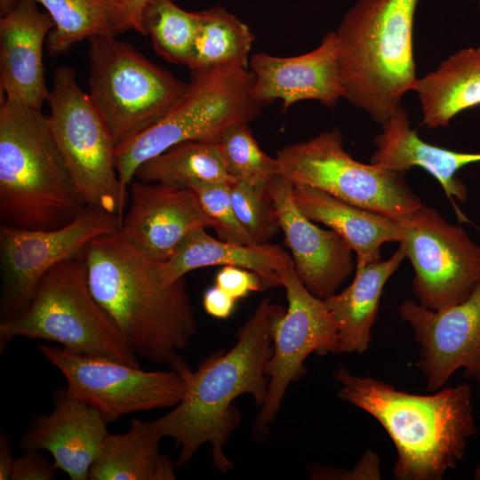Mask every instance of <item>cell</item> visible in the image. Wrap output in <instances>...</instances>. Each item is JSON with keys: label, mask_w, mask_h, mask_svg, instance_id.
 Returning <instances> with one entry per match:
<instances>
[{"label": "cell", "mask_w": 480, "mask_h": 480, "mask_svg": "<svg viewBox=\"0 0 480 480\" xmlns=\"http://www.w3.org/2000/svg\"><path fill=\"white\" fill-rule=\"evenodd\" d=\"M284 311L270 299L262 300L229 350L211 354L196 371L187 365L178 372L187 381L183 398L169 412L152 420L163 438L174 440L178 468L188 464L198 449L209 444L215 468L221 473L233 468L224 452L241 421L233 402L248 394L257 406L264 404L268 385L266 365L273 352L272 327Z\"/></svg>", "instance_id": "6da1fadb"}, {"label": "cell", "mask_w": 480, "mask_h": 480, "mask_svg": "<svg viewBox=\"0 0 480 480\" xmlns=\"http://www.w3.org/2000/svg\"><path fill=\"white\" fill-rule=\"evenodd\" d=\"M91 292L134 355L178 370L196 321L184 278L165 285L157 262L118 233L92 240L84 251Z\"/></svg>", "instance_id": "7a4b0ae2"}, {"label": "cell", "mask_w": 480, "mask_h": 480, "mask_svg": "<svg viewBox=\"0 0 480 480\" xmlns=\"http://www.w3.org/2000/svg\"><path fill=\"white\" fill-rule=\"evenodd\" d=\"M334 378L338 396L372 415L391 438L397 452L395 479H442L463 460L469 439L476 435L468 383L418 395L344 367Z\"/></svg>", "instance_id": "3957f363"}, {"label": "cell", "mask_w": 480, "mask_h": 480, "mask_svg": "<svg viewBox=\"0 0 480 480\" xmlns=\"http://www.w3.org/2000/svg\"><path fill=\"white\" fill-rule=\"evenodd\" d=\"M54 139L49 116L12 100L0 107L1 225L47 230L85 207Z\"/></svg>", "instance_id": "277c9868"}, {"label": "cell", "mask_w": 480, "mask_h": 480, "mask_svg": "<svg viewBox=\"0 0 480 480\" xmlns=\"http://www.w3.org/2000/svg\"><path fill=\"white\" fill-rule=\"evenodd\" d=\"M419 0H357L335 31L345 97L383 124L417 80L413 22Z\"/></svg>", "instance_id": "5b68a950"}, {"label": "cell", "mask_w": 480, "mask_h": 480, "mask_svg": "<svg viewBox=\"0 0 480 480\" xmlns=\"http://www.w3.org/2000/svg\"><path fill=\"white\" fill-rule=\"evenodd\" d=\"M17 337L56 342L76 354L140 367L122 332L91 292L84 252L52 267L25 308L0 322L1 352Z\"/></svg>", "instance_id": "8992f818"}, {"label": "cell", "mask_w": 480, "mask_h": 480, "mask_svg": "<svg viewBox=\"0 0 480 480\" xmlns=\"http://www.w3.org/2000/svg\"><path fill=\"white\" fill-rule=\"evenodd\" d=\"M252 72L240 67L192 73L187 92L164 117L117 145L115 164L124 206L137 169L148 159L183 141L218 142L229 125L258 117L262 106L252 96Z\"/></svg>", "instance_id": "52a82bcc"}, {"label": "cell", "mask_w": 480, "mask_h": 480, "mask_svg": "<svg viewBox=\"0 0 480 480\" xmlns=\"http://www.w3.org/2000/svg\"><path fill=\"white\" fill-rule=\"evenodd\" d=\"M89 43V95L116 146L164 117L188 88L116 36Z\"/></svg>", "instance_id": "ba28073f"}, {"label": "cell", "mask_w": 480, "mask_h": 480, "mask_svg": "<svg viewBox=\"0 0 480 480\" xmlns=\"http://www.w3.org/2000/svg\"><path fill=\"white\" fill-rule=\"evenodd\" d=\"M51 128L78 194L86 206L115 215L124 206L115 164L116 142L76 71L58 67L48 98Z\"/></svg>", "instance_id": "9c48e42d"}, {"label": "cell", "mask_w": 480, "mask_h": 480, "mask_svg": "<svg viewBox=\"0 0 480 480\" xmlns=\"http://www.w3.org/2000/svg\"><path fill=\"white\" fill-rule=\"evenodd\" d=\"M278 173L293 185L323 190L357 207L396 220L422 203L403 172L355 160L338 130L324 132L276 153Z\"/></svg>", "instance_id": "30bf717a"}, {"label": "cell", "mask_w": 480, "mask_h": 480, "mask_svg": "<svg viewBox=\"0 0 480 480\" xmlns=\"http://www.w3.org/2000/svg\"><path fill=\"white\" fill-rule=\"evenodd\" d=\"M396 221L403 248L414 270L418 303L441 310L464 300L480 282V245L435 208L420 205Z\"/></svg>", "instance_id": "8fae6325"}, {"label": "cell", "mask_w": 480, "mask_h": 480, "mask_svg": "<svg viewBox=\"0 0 480 480\" xmlns=\"http://www.w3.org/2000/svg\"><path fill=\"white\" fill-rule=\"evenodd\" d=\"M38 349L62 373L68 391L97 409L108 423L137 412L174 407L186 392L185 377L172 369L145 371L44 343Z\"/></svg>", "instance_id": "7c38bea8"}, {"label": "cell", "mask_w": 480, "mask_h": 480, "mask_svg": "<svg viewBox=\"0 0 480 480\" xmlns=\"http://www.w3.org/2000/svg\"><path fill=\"white\" fill-rule=\"evenodd\" d=\"M115 215L85 206L65 226L47 230L0 226V322L29 302L41 278L64 260L82 254L95 238L116 233Z\"/></svg>", "instance_id": "4fadbf2b"}, {"label": "cell", "mask_w": 480, "mask_h": 480, "mask_svg": "<svg viewBox=\"0 0 480 480\" xmlns=\"http://www.w3.org/2000/svg\"><path fill=\"white\" fill-rule=\"evenodd\" d=\"M282 283L288 307L272 327L273 352L266 365L268 395L252 426V435L259 439L268 434L288 386L304 374L307 357L312 353L340 354L337 324L325 300L303 285L294 265L284 271Z\"/></svg>", "instance_id": "5bb4252c"}, {"label": "cell", "mask_w": 480, "mask_h": 480, "mask_svg": "<svg viewBox=\"0 0 480 480\" xmlns=\"http://www.w3.org/2000/svg\"><path fill=\"white\" fill-rule=\"evenodd\" d=\"M420 347L417 367L428 391L442 388L460 369L480 384V282L464 300L433 310L412 300L398 307Z\"/></svg>", "instance_id": "9a60e30c"}, {"label": "cell", "mask_w": 480, "mask_h": 480, "mask_svg": "<svg viewBox=\"0 0 480 480\" xmlns=\"http://www.w3.org/2000/svg\"><path fill=\"white\" fill-rule=\"evenodd\" d=\"M266 185L297 276L313 295L323 300L332 296L355 273V252L336 232L318 227L301 212L290 180L276 173Z\"/></svg>", "instance_id": "2e32d148"}, {"label": "cell", "mask_w": 480, "mask_h": 480, "mask_svg": "<svg viewBox=\"0 0 480 480\" xmlns=\"http://www.w3.org/2000/svg\"><path fill=\"white\" fill-rule=\"evenodd\" d=\"M129 188L130 205L118 233L150 260L166 261L193 230L214 226L190 188L138 180Z\"/></svg>", "instance_id": "e0dca14e"}, {"label": "cell", "mask_w": 480, "mask_h": 480, "mask_svg": "<svg viewBox=\"0 0 480 480\" xmlns=\"http://www.w3.org/2000/svg\"><path fill=\"white\" fill-rule=\"evenodd\" d=\"M249 68L253 74L252 96L262 107L281 100L285 111L295 102L314 100L332 108L345 97L335 31L325 34L318 47L301 55L255 53Z\"/></svg>", "instance_id": "ac0fdd59"}, {"label": "cell", "mask_w": 480, "mask_h": 480, "mask_svg": "<svg viewBox=\"0 0 480 480\" xmlns=\"http://www.w3.org/2000/svg\"><path fill=\"white\" fill-rule=\"evenodd\" d=\"M0 88L4 98L41 109L48 100L43 48L54 22L35 0H1Z\"/></svg>", "instance_id": "d6986e66"}, {"label": "cell", "mask_w": 480, "mask_h": 480, "mask_svg": "<svg viewBox=\"0 0 480 480\" xmlns=\"http://www.w3.org/2000/svg\"><path fill=\"white\" fill-rule=\"evenodd\" d=\"M107 424L97 409L60 388L53 410L33 418L20 445L24 451L48 452L71 480H86L108 435Z\"/></svg>", "instance_id": "ffe728a7"}, {"label": "cell", "mask_w": 480, "mask_h": 480, "mask_svg": "<svg viewBox=\"0 0 480 480\" xmlns=\"http://www.w3.org/2000/svg\"><path fill=\"white\" fill-rule=\"evenodd\" d=\"M381 125L382 132L374 138L376 150L371 164L403 173L415 166L424 169L439 182L460 221L468 222L455 205V200L464 203L468 198L467 188L456 173L468 164L480 163V153L459 152L424 141L412 129L402 106Z\"/></svg>", "instance_id": "44dd1931"}, {"label": "cell", "mask_w": 480, "mask_h": 480, "mask_svg": "<svg viewBox=\"0 0 480 480\" xmlns=\"http://www.w3.org/2000/svg\"><path fill=\"white\" fill-rule=\"evenodd\" d=\"M200 228L189 233L158 272L165 285L184 278L192 270L209 266H235L255 272L269 287L282 286L283 274L293 265L292 256L280 245H242L215 239Z\"/></svg>", "instance_id": "7402d4cb"}, {"label": "cell", "mask_w": 480, "mask_h": 480, "mask_svg": "<svg viewBox=\"0 0 480 480\" xmlns=\"http://www.w3.org/2000/svg\"><path fill=\"white\" fill-rule=\"evenodd\" d=\"M292 196L301 212L340 236L356 255V266L380 261L386 243H399L403 233L396 220L350 204L323 190L293 185Z\"/></svg>", "instance_id": "603a6c76"}, {"label": "cell", "mask_w": 480, "mask_h": 480, "mask_svg": "<svg viewBox=\"0 0 480 480\" xmlns=\"http://www.w3.org/2000/svg\"><path fill=\"white\" fill-rule=\"evenodd\" d=\"M404 259L399 245L387 260L356 266L351 284L324 300L337 324L340 354L369 348L383 288Z\"/></svg>", "instance_id": "cb8c5ba5"}, {"label": "cell", "mask_w": 480, "mask_h": 480, "mask_svg": "<svg viewBox=\"0 0 480 480\" xmlns=\"http://www.w3.org/2000/svg\"><path fill=\"white\" fill-rule=\"evenodd\" d=\"M429 128L447 126L459 113L480 105V47L461 49L432 72L417 78L412 88Z\"/></svg>", "instance_id": "d4e9b609"}, {"label": "cell", "mask_w": 480, "mask_h": 480, "mask_svg": "<svg viewBox=\"0 0 480 480\" xmlns=\"http://www.w3.org/2000/svg\"><path fill=\"white\" fill-rule=\"evenodd\" d=\"M162 436L153 421L134 419L121 434L107 436L90 480H174L175 463L161 452Z\"/></svg>", "instance_id": "484cf974"}, {"label": "cell", "mask_w": 480, "mask_h": 480, "mask_svg": "<svg viewBox=\"0 0 480 480\" xmlns=\"http://www.w3.org/2000/svg\"><path fill=\"white\" fill-rule=\"evenodd\" d=\"M197 29L188 67L192 73L225 67L248 68L254 36L220 5L196 12Z\"/></svg>", "instance_id": "4316f807"}, {"label": "cell", "mask_w": 480, "mask_h": 480, "mask_svg": "<svg viewBox=\"0 0 480 480\" xmlns=\"http://www.w3.org/2000/svg\"><path fill=\"white\" fill-rule=\"evenodd\" d=\"M138 180L188 188L195 181L233 184L218 142L188 140L172 146L143 163L136 171Z\"/></svg>", "instance_id": "83f0119b"}, {"label": "cell", "mask_w": 480, "mask_h": 480, "mask_svg": "<svg viewBox=\"0 0 480 480\" xmlns=\"http://www.w3.org/2000/svg\"><path fill=\"white\" fill-rule=\"evenodd\" d=\"M35 1L46 9L54 22L45 42L51 55L62 54L84 39L120 34L116 0Z\"/></svg>", "instance_id": "f1b7e54d"}, {"label": "cell", "mask_w": 480, "mask_h": 480, "mask_svg": "<svg viewBox=\"0 0 480 480\" xmlns=\"http://www.w3.org/2000/svg\"><path fill=\"white\" fill-rule=\"evenodd\" d=\"M142 25L159 56L172 64L188 65L197 29L196 12H187L172 0H148Z\"/></svg>", "instance_id": "f546056e"}, {"label": "cell", "mask_w": 480, "mask_h": 480, "mask_svg": "<svg viewBox=\"0 0 480 480\" xmlns=\"http://www.w3.org/2000/svg\"><path fill=\"white\" fill-rule=\"evenodd\" d=\"M218 143L226 168L236 180L261 184L278 173L276 158L261 150L247 122L235 123L227 127Z\"/></svg>", "instance_id": "4dcf8cb0"}, {"label": "cell", "mask_w": 480, "mask_h": 480, "mask_svg": "<svg viewBox=\"0 0 480 480\" xmlns=\"http://www.w3.org/2000/svg\"><path fill=\"white\" fill-rule=\"evenodd\" d=\"M266 183L251 184L236 180L229 188L238 220L254 241L260 244H268L281 229Z\"/></svg>", "instance_id": "1f68e13d"}, {"label": "cell", "mask_w": 480, "mask_h": 480, "mask_svg": "<svg viewBox=\"0 0 480 480\" xmlns=\"http://www.w3.org/2000/svg\"><path fill=\"white\" fill-rule=\"evenodd\" d=\"M230 185L195 181L188 186L212 220L219 239L242 245L258 244L238 220L230 197Z\"/></svg>", "instance_id": "d6a6232c"}, {"label": "cell", "mask_w": 480, "mask_h": 480, "mask_svg": "<svg viewBox=\"0 0 480 480\" xmlns=\"http://www.w3.org/2000/svg\"><path fill=\"white\" fill-rule=\"evenodd\" d=\"M215 284L236 300L270 288L255 272L235 266H223L216 275Z\"/></svg>", "instance_id": "836d02e7"}, {"label": "cell", "mask_w": 480, "mask_h": 480, "mask_svg": "<svg viewBox=\"0 0 480 480\" xmlns=\"http://www.w3.org/2000/svg\"><path fill=\"white\" fill-rule=\"evenodd\" d=\"M308 474L310 479L375 480L381 478L379 458L372 450H367L360 461L348 470L313 464L308 467Z\"/></svg>", "instance_id": "e575fe53"}, {"label": "cell", "mask_w": 480, "mask_h": 480, "mask_svg": "<svg viewBox=\"0 0 480 480\" xmlns=\"http://www.w3.org/2000/svg\"><path fill=\"white\" fill-rule=\"evenodd\" d=\"M57 468L40 451H25L15 458L11 480H53Z\"/></svg>", "instance_id": "d590c367"}, {"label": "cell", "mask_w": 480, "mask_h": 480, "mask_svg": "<svg viewBox=\"0 0 480 480\" xmlns=\"http://www.w3.org/2000/svg\"><path fill=\"white\" fill-rule=\"evenodd\" d=\"M236 301L216 284L209 287L203 297V306L205 312L220 319L228 318L233 313Z\"/></svg>", "instance_id": "8d00e7d4"}, {"label": "cell", "mask_w": 480, "mask_h": 480, "mask_svg": "<svg viewBox=\"0 0 480 480\" xmlns=\"http://www.w3.org/2000/svg\"><path fill=\"white\" fill-rule=\"evenodd\" d=\"M120 8L118 17L119 33L135 30L145 35L142 25V12L148 0H116Z\"/></svg>", "instance_id": "74e56055"}, {"label": "cell", "mask_w": 480, "mask_h": 480, "mask_svg": "<svg viewBox=\"0 0 480 480\" xmlns=\"http://www.w3.org/2000/svg\"><path fill=\"white\" fill-rule=\"evenodd\" d=\"M15 458L12 448L5 434L0 438V480H11Z\"/></svg>", "instance_id": "f35d334b"}, {"label": "cell", "mask_w": 480, "mask_h": 480, "mask_svg": "<svg viewBox=\"0 0 480 480\" xmlns=\"http://www.w3.org/2000/svg\"><path fill=\"white\" fill-rule=\"evenodd\" d=\"M473 476L474 479L480 480V460L474 469Z\"/></svg>", "instance_id": "ab89813d"}, {"label": "cell", "mask_w": 480, "mask_h": 480, "mask_svg": "<svg viewBox=\"0 0 480 480\" xmlns=\"http://www.w3.org/2000/svg\"><path fill=\"white\" fill-rule=\"evenodd\" d=\"M480 3V0H477Z\"/></svg>", "instance_id": "60d3db41"}]
</instances>
